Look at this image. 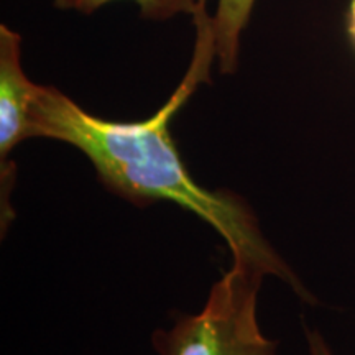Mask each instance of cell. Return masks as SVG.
Masks as SVG:
<instances>
[{"instance_id": "cell-4", "label": "cell", "mask_w": 355, "mask_h": 355, "mask_svg": "<svg viewBox=\"0 0 355 355\" xmlns=\"http://www.w3.org/2000/svg\"><path fill=\"white\" fill-rule=\"evenodd\" d=\"M257 0H217L212 13L216 35V63L220 74H234L241 60L242 38Z\"/></svg>"}, {"instance_id": "cell-3", "label": "cell", "mask_w": 355, "mask_h": 355, "mask_svg": "<svg viewBox=\"0 0 355 355\" xmlns=\"http://www.w3.org/2000/svg\"><path fill=\"white\" fill-rule=\"evenodd\" d=\"M38 84L26 76L21 64V35L0 25V162H2V227L13 217L10 189L15 178L10 153L30 135V110Z\"/></svg>"}, {"instance_id": "cell-1", "label": "cell", "mask_w": 355, "mask_h": 355, "mask_svg": "<svg viewBox=\"0 0 355 355\" xmlns=\"http://www.w3.org/2000/svg\"><path fill=\"white\" fill-rule=\"evenodd\" d=\"M209 0H199L191 19L194 46L191 63L173 94L148 119L105 121L89 114L64 92L40 86L30 110V135L63 141L86 155L97 178L110 193L145 206L170 201L201 217L227 243L232 263L273 275L301 300L316 303L296 273L261 234L250 206L230 191L198 184L173 141L170 123L201 84L211 83L216 63V35Z\"/></svg>"}, {"instance_id": "cell-6", "label": "cell", "mask_w": 355, "mask_h": 355, "mask_svg": "<svg viewBox=\"0 0 355 355\" xmlns=\"http://www.w3.org/2000/svg\"><path fill=\"white\" fill-rule=\"evenodd\" d=\"M306 340H308V354L309 355H334L327 340L319 331L306 332Z\"/></svg>"}, {"instance_id": "cell-7", "label": "cell", "mask_w": 355, "mask_h": 355, "mask_svg": "<svg viewBox=\"0 0 355 355\" xmlns=\"http://www.w3.org/2000/svg\"><path fill=\"white\" fill-rule=\"evenodd\" d=\"M347 35L355 46V0H350L347 10Z\"/></svg>"}, {"instance_id": "cell-2", "label": "cell", "mask_w": 355, "mask_h": 355, "mask_svg": "<svg viewBox=\"0 0 355 355\" xmlns=\"http://www.w3.org/2000/svg\"><path fill=\"white\" fill-rule=\"evenodd\" d=\"M265 275L234 265L212 286L204 308L153 332L158 355H277V343L261 334L257 296Z\"/></svg>"}, {"instance_id": "cell-5", "label": "cell", "mask_w": 355, "mask_h": 355, "mask_svg": "<svg viewBox=\"0 0 355 355\" xmlns=\"http://www.w3.org/2000/svg\"><path fill=\"white\" fill-rule=\"evenodd\" d=\"M114 2H132L139 8L141 19L165 21L178 15L191 17L196 10L199 0H53V6L58 10L92 15L99 8Z\"/></svg>"}]
</instances>
